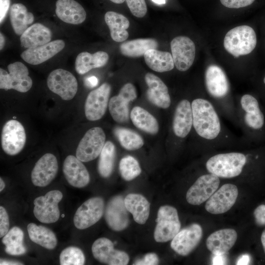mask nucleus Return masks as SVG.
<instances>
[{
	"label": "nucleus",
	"mask_w": 265,
	"mask_h": 265,
	"mask_svg": "<svg viewBox=\"0 0 265 265\" xmlns=\"http://www.w3.org/2000/svg\"><path fill=\"white\" fill-rule=\"evenodd\" d=\"M193 127L197 134L207 140L215 139L220 134L221 124L213 105L203 98L191 102Z\"/></svg>",
	"instance_id": "1"
},
{
	"label": "nucleus",
	"mask_w": 265,
	"mask_h": 265,
	"mask_svg": "<svg viewBox=\"0 0 265 265\" xmlns=\"http://www.w3.org/2000/svg\"><path fill=\"white\" fill-rule=\"evenodd\" d=\"M247 161L242 153H220L209 158L206 167L210 173L219 178H231L239 175Z\"/></svg>",
	"instance_id": "2"
},
{
	"label": "nucleus",
	"mask_w": 265,
	"mask_h": 265,
	"mask_svg": "<svg viewBox=\"0 0 265 265\" xmlns=\"http://www.w3.org/2000/svg\"><path fill=\"white\" fill-rule=\"evenodd\" d=\"M257 35L254 29L247 25L236 26L225 35V49L235 57L250 53L256 48Z\"/></svg>",
	"instance_id": "3"
},
{
	"label": "nucleus",
	"mask_w": 265,
	"mask_h": 265,
	"mask_svg": "<svg viewBox=\"0 0 265 265\" xmlns=\"http://www.w3.org/2000/svg\"><path fill=\"white\" fill-rule=\"evenodd\" d=\"M154 237L158 242L172 240L180 231L181 222L176 208L169 205L161 206L158 212Z\"/></svg>",
	"instance_id": "4"
},
{
	"label": "nucleus",
	"mask_w": 265,
	"mask_h": 265,
	"mask_svg": "<svg viewBox=\"0 0 265 265\" xmlns=\"http://www.w3.org/2000/svg\"><path fill=\"white\" fill-rule=\"evenodd\" d=\"M8 73L0 69V88L14 89L25 93L30 89L32 80L29 76L26 66L21 62H15L7 66Z\"/></svg>",
	"instance_id": "5"
},
{
	"label": "nucleus",
	"mask_w": 265,
	"mask_h": 265,
	"mask_svg": "<svg viewBox=\"0 0 265 265\" xmlns=\"http://www.w3.org/2000/svg\"><path fill=\"white\" fill-rule=\"evenodd\" d=\"M63 194L58 190L48 192L44 196L36 198L34 201L33 213L40 222L46 224L56 222L60 217L58 206Z\"/></svg>",
	"instance_id": "6"
},
{
	"label": "nucleus",
	"mask_w": 265,
	"mask_h": 265,
	"mask_svg": "<svg viewBox=\"0 0 265 265\" xmlns=\"http://www.w3.org/2000/svg\"><path fill=\"white\" fill-rule=\"evenodd\" d=\"M106 134L100 127L88 130L80 140L76 150L77 158L82 162L95 159L100 154L105 144Z\"/></svg>",
	"instance_id": "7"
},
{
	"label": "nucleus",
	"mask_w": 265,
	"mask_h": 265,
	"mask_svg": "<svg viewBox=\"0 0 265 265\" xmlns=\"http://www.w3.org/2000/svg\"><path fill=\"white\" fill-rule=\"evenodd\" d=\"M47 83L52 92L65 101L72 99L78 90L76 77L71 72L62 69L51 72L47 78Z\"/></svg>",
	"instance_id": "8"
},
{
	"label": "nucleus",
	"mask_w": 265,
	"mask_h": 265,
	"mask_svg": "<svg viewBox=\"0 0 265 265\" xmlns=\"http://www.w3.org/2000/svg\"><path fill=\"white\" fill-rule=\"evenodd\" d=\"M137 97L136 90L131 83L125 84L119 94L111 97L108 103V109L113 119L118 123L128 122L130 117L129 104Z\"/></svg>",
	"instance_id": "9"
},
{
	"label": "nucleus",
	"mask_w": 265,
	"mask_h": 265,
	"mask_svg": "<svg viewBox=\"0 0 265 265\" xmlns=\"http://www.w3.org/2000/svg\"><path fill=\"white\" fill-rule=\"evenodd\" d=\"M104 211L105 203L102 197L90 198L77 209L73 218L74 224L78 229L89 228L101 219Z\"/></svg>",
	"instance_id": "10"
},
{
	"label": "nucleus",
	"mask_w": 265,
	"mask_h": 265,
	"mask_svg": "<svg viewBox=\"0 0 265 265\" xmlns=\"http://www.w3.org/2000/svg\"><path fill=\"white\" fill-rule=\"evenodd\" d=\"M111 89L110 84L105 82L88 94L84 104L87 120L97 121L103 117L108 106Z\"/></svg>",
	"instance_id": "11"
},
{
	"label": "nucleus",
	"mask_w": 265,
	"mask_h": 265,
	"mask_svg": "<svg viewBox=\"0 0 265 265\" xmlns=\"http://www.w3.org/2000/svg\"><path fill=\"white\" fill-rule=\"evenodd\" d=\"M1 147L7 155L14 156L24 148L26 142V134L23 125L16 120H10L3 127L1 133Z\"/></svg>",
	"instance_id": "12"
},
{
	"label": "nucleus",
	"mask_w": 265,
	"mask_h": 265,
	"mask_svg": "<svg viewBox=\"0 0 265 265\" xmlns=\"http://www.w3.org/2000/svg\"><path fill=\"white\" fill-rule=\"evenodd\" d=\"M220 184L219 177L210 173L199 177L187 190V202L199 205L208 200L216 191Z\"/></svg>",
	"instance_id": "13"
},
{
	"label": "nucleus",
	"mask_w": 265,
	"mask_h": 265,
	"mask_svg": "<svg viewBox=\"0 0 265 265\" xmlns=\"http://www.w3.org/2000/svg\"><path fill=\"white\" fill-rule=\"evenodd\" d=\"M171 54L176 68L184 72L192 66L195 57V46L188 37H175L170 43Z\"/></svg>",
	"instance_id": "14"
},
{
	"label": "nucleus",
	"mask_w": 265,
	"mask_h": 265,
	"mask_svg": "<svg viewBox=\"0 0 265 265\" xmlns=\"http://www.w3.org/2000/svg\"><path fill=\"white\" fill-rule=\"evenodd\" d=\"M94 257L103 264L109 265H126L129 262V255L125 252L114 248L113 243L108 238H101L92 245Z\"/></svg>",
	"instance_id": "15"
},
{
	"label": "nucleus",
	"mask_w": 265,
	"mask_h": 265,
	"mask_svg": "<svg viewBox=\"0 0 265 265\" xmlns=\"http://www.w3.org/2000/svg\"><path fill=\"white\" fill-rule=\"evenodd\" d=\"M238 194L236 186L231 184H224L207 200L205 209L214 214L227 212L235 204Z\"/></svg>",
	"instance_id": "16"
},
{
	"label": "nucleus",
	"mask_w": 265,
	"mask_h": 265,
	"mask_svg": "<svg viewBox=\"0 0 265 265\" xmlns=\"http://www.w3.org/2000/svg\"><path fill=\"white\" fill-rule=\"evenodd\" d=\"M201 226L193 223L180 231L172 239L170 246L181 256L189 254L198 245L202 237Z\"/></svg>",
	"instance_id": "17"
},
{
	"label": "nucleus",
	"mask_w": 265,
	"mask_h": 265,
	"mask_svg": "<svg viewBox=\"0 0 265 265\" xmlns=\"http://www.w3.org/2000/svg\"><path fill=\"white\" fill-rule=\"evenodd\" d=\"M58 168L56 157L51 153L45 154L36 162L32 170V184L39 187L48 186L56 177Z\"/></svg>",
	"instance_id": "18"
},
{
	"label": "nucleus",
	"mask_w": 265,
	"mask_h": 265,
	"mask_svg": "<svg viewBox=\"0 0 265 265\" xmlns=\"http://www.w3.org/2000/svg\"><path fill=\"white\" fill-rule=\"evenodd\" d=\"M128 212L122 196L110 199L105 210V218L109 227L115 231L125 229L129 224Z\"/></svg>",
	"instance_id": "19"
},
{
	"label": "nucleus",
	"mask_w": 265,
	"mask_h": 265,
	"mask_svg": "<svg viewBox=\"0 0 265 265\" xmlns=\"http://www.w3.org/2000/svg\"><path fill=\"white\" fill-rule=\"evenodd\" d=\"M63 172L68 183L74 187H84L90 182V175L86 168L81 161L73 155H69L65 159Z\"/></svg>",
	"instance_id": "20"
},
{
	"label": "nucleus",
	"mask_w": 265,
	"mask_h": 265,
	"mask_svg": "<svg viewBox=\"0 0 265 265\" xmlns=\"http://www.w3.org/2000/svg\"><path fill=\"white\" fill-rule=\"evenodd\" d=\"M144 79L148 86L146 96L148 101L157 107L168 108L171 105V98L166 84L151 73H147Z\"/></svg>",
	"instance_id": "21"
},
{
	"label": "nucleus",
	"mask_w": 265,
	"mask_h": 265,
	"mask_svg": "<svg viewBox=\"0 0 265 265\" xmlns=\"http://www.w3.org/2000/svg\"><path fill=\"white\" fill-rule=\"evenodd\" d=\"M62 40H55L36 47L29 48L21 54L22 58L31 65H38L50 59L63 50Z\"/></svg>",
	"instance_id": "22"
},
{
	"label": "nucleus",
	"mask_w": 265,
	"mask_h": 265,
	"mask_svg": "<svg viewBox=\"0 0 265 265\" xmlns=\"http://www.w3.org/2000/svg\"><path fill=\"white\" fill-rule=\"evenodd\" d=\"M205 83L207 90L211 96L216 99L225 97L229 90L227 76L218 66L211 65L205 72Z\"/></svg>",
	"instance_id": "23"
},
{
	"label": "nucleus",
	"mask_w": 265,
	"mask_h": 265,
	"mask_svg": "<svg viewBox=\"0 0 265 265\" xmlns=\"http://www.w3.org/2000/svg\"><path fill=\"white\" fill-rule=\"evenodd\" d=\"M193 127L191 104L183 99L177 104L174 113L172 129L178 137L184 138L189 133Z\"/></svg>",
	"instance_id": "24"
},
{
	"label": "nucleus",
	"mask_w": 265,
	"mask_h": 265,
	"mask_svg": "<svg viewBox=\"0 0 265 265\" xmlns=\"http://www.w3.org/2000/svg\"><path fill=\"white\" fill-rule=\"evenodd\" d=\"M245 124L253 130L261 129L265 122L264 116L261 110L257 100L250 94L243 95L240 100Z\"/></svg>",
	"instance_id": "25"
},
{
	"label": "nucleus",
	"mask_w": 265,
	"mask_h": 265,
	"mask_svg": "<svg viewBox=\"0 0 265 265\" xmlns=\"http://www.w3.org/2000/svg\"><path fill=\"white\" fill-rule=\"evenodd\" d=\"M237 233L232 229H223L211 234L206 240V246L212 254H226L235 244Z\"/></svg>",
	"instance_id": "26"
},
{
	"label": "nucleus",
	"mask_w": 265,
	"mask_h": 265,
	"mask_svg": "<svg viewBox=\"0 0 265 265\" xmlns=\"http://www.w3.org/2000/svg\"><path fill=\"white\" fill-rule=\"evenodd\" d=\"M55 13L62 21L73 25L83 23L86 17L83 7L74 0H57Z\"/></svg>",
	"instance_id": "27"
},
{
	"label": "nucleus",
	"mask_w": 265,
	"mask_h": 265,
	"mask_svg": "<svg viewBox=\"0 0 265 265\" xmlns=\"http://www.w3.org/2000/svg\"><path fill=\"white\" fill-rule=\"evenodd\" d=\"M52 37L50 28L40 23H35L21 35V45L26 49L36 47L50 42Z\"/></svg>",
	"instance_id": "28"
},
{
	"label": "nucleus",
	"mask_w": 265,
	"mask_h": 265,
	"mask_svg": "<svg viewBox=\"0 0 265 265\" xmlns=\"http://www.w3.org/2000/svg\"><path fill=\"white\" fill-rule=\"evenodd\" d=\"M124 203L136 223H146L150 214V204L144 196L139 194H129L124 199Z\"/></svg>",
	"instance_id": "29"
},
{
	"label": "nucleus",
	"mask_w": 265,
	"mask_h": 265,
	"mask_svg": "<svg viewBox=\"0 0 265 265\" xmlns=\"http://www.w3.org/2000/svg\"><path fill=\"white\" fill-rule=\"evenodd\" d=\"M108 59V54L105 52L98 51L93 54L81 52L76 57L75 69L79 74L83 75L92 69L105 66Z\"/></svg>",
	"instance_id": "30"
},
{
	"label": "nucleus",
	"mask_w": 265,
	"mask_h": 265,
	"mask_svg": "<svg viewBox=\"0 0 265 265\" xmlns=\"http://www.w3.org/2000/svg\"><path fill=\"white\" fill-rule=\"evenodd\" d=\"M105 21L110 30L111 38L116 42L125 41L129 37L127 29L130 22L123 15L114 11H108L105 15Z\"/></svg>",
	"instance_id": "31"
},
{
	"label": "nucleus",
	"mask_w": 265,
	"mask_h": 265,
	"mask_svg": "<svg viewBox=\"0 0 265 265\" xmlns=\"http://www.w3.org/2000/svg\"><path fill=\"white\" fill-rule=\"evenodd\" d=\"M143 56L147 65L154 71L159 73L168 72L174 67L172 54L169 52L150 49Z\"/></svg>",
	"instance_id": "32"
},
{
	"label": "nucleus",
	"mask_w": 265,
	"mask_h": 265,
	"mask_svg": "<svg viewBox=\"0 0 265 265\" xmlns=\"http://www.w3.org/2000/svg\"><path fill=\"white\" fill-rule=\"evenodd\" d=\"M130 118L133 124L138 129L151 134H157L159 130L157 120L144 108L135 106L130 113Z\"/></svg>",
	"instance_id": "33"
},
{
	"label": "nucleus",
	"mask_w": 265,
	"mask_h": 265,
	"mask_svg": "<svg viewBox=\"0 0 265 265\" xmlns=\"http://www.w3.org/2000/svg\"><path fill=\"white\" fill-rule=\"evenodd\" d=\"M10 20L15 33L21 35L34 21V16L24 4L16 3L10 7Z\"/></svg>",
	"instance_id": "34"
},
{
	"label": "nucleus",
	"mask_w": 265,
	"mask_h": 265,
	"mask_svg": "<svg viewBox=\"0 0 265 265\" xmlns=\"http://www.w3.org/2000/svg\"><path fill=\"white\" fill-rule=\"evenodd\" d=\"M157 41L153 38H138L125 41L119 47L121 53L129 57H138L144 55L150 49H157Z\"/></svg>",
	"instance_id": "35"
},
{
	"label": "nucleus",
	"mask_w": 265,
	"mask_h": 265,
	"mask_svg": "<svg viewBox=\"0 0 265 265\" xmlns=\"http://www.w3.org/2000/svg\"><path fill=\"white\" fill-rule=\"evenodd\" d=\"M27 230L29 238L33 242L48 249H53L56 247V236L49 228L30 223L27 226Z\"/></svg>",
	"instance_id": "36"
},
{
	"label": "nucleus",
	"mask_w": 265,
	"mask_h": 265,
	"mask_svg": "<svg viewBox=\"0 0 265 265\" xmlns=\"http://www.w3.org/2000/svg\"><path fill=\"white\" fill-rule=\"evenodd\" d=\"M24 233L18 227H13L3 237L2 242L5 245V251L8 254L22 255L26 252L23 244Z\"/></svg>",
	"instance_id": "37"
},
{
	"label": "nucleus",
	"mask_w": 265,
	"mask_h": 265,
	"mask_svg": "<svg viewBox=\"0 0 265 265\" xmlns=\"http://www.w3.org/2000/svg\"><path fill=\"white\" fill-rule=\"evenodd\" d=\"M116 157V148L114 144L107 141L99 155L98 171L100 175L104 178L109 177L113 170Z\"/></svg>",
	"instance_id": "38"
},
{
	"label": "nucleus",
	"mask_w": 265,
	"mask_h": 265,
	"mask_svg": "<svg viewBox=\"0 0 265 265\" xmlns=\"http://www.w3.org/2000/svg\"><path fill=\"white\" fill-rule=\"evenodd\" d=\"M114 133L123 148L129 151L140 149L144 145L142 137L137 132L129 129L117 127Z\"/></svg>",
	"instance_id": "39"
},
{
	"label": "nucleus",
	"mask_w": 265,
	"mask_h": 265,
	"mask_svg": "<svg viewBox=\"0 0 265 265\" xmlns=\"http://www.w3.org/2000/svg\"><path fill=\"white\" fill-rule=\"evenodd\" d=\"M119 170L122 178L130 181L139 176L141 172L138 161L133 157L127 156L120 161Z\"/></svg>",
	"instance_id": "40"
},
{
	"label": "nucleus",
	"mask_w": 265,
	"mask_h": 265,
	"mask_svg": "<svg viewBox=\"0 0 265 265\" xmlns=\"http://www.w3.org/2000/svg\"><path fill=\"white\" fill-rule=\"evenodd\" d=\"M85 256L78 247L70 246L62 251L59 256L61 265H82L85 263Z\"/></svg>",
	"instance_id": "41"
},
{
	"label": "nucleus",
	"mask_w": 265,
	"mask_h": 265,
	"mask_svg": "<svg viewBox=\"0 0 265 265\" xmlns=\"http://www.w3.org/2000/svg\"><path fill=\"white\" fill-rule=\"evenodd\" d=\"M132 14L137 18H142L147 13V7L145 0H125Z\"/></svg>",
	"instance_id": "42"
},
{
	"label": "nucleus",
	"mask_w": 265,
	"mask_h": 265,
	"mask_svg": "<svg viewBox=\"0 0 265 265\" xmlns=\"http://www.w3.org/2000/svg\"><path fill=\"white\" fill-rule=\"evenodd\" d=\"M9 229L8 214L4 207H0V237L4 236Z\"/></svg>",
	"instance_id": "43"
},
{
	"label": "nucleus",
	"mask_w": 265,
	"mask_h": 265,
	"mask_svg": "<svg viewBox=\"0 0 265 265\" xmlns=\"http://www.w3.org/2000/svg\"><path fill=\"white\" fill-rule=\"evenodd\" d=\"M255 0H220L221 4L230 8H239L252 4Z\"/></svg>",
	"instance_id": "44"
},
{
	"label": "nucleus",
	"mask_w": 265,
	"mask_h": 265,
	"mask_svg": "<svg viewBox=\"0 0 265 265\" xmlns=\"http://www.w3.org/2000/svg\"><path fill=\"white\" fill-rule=\"evenodd\" d=\"M159 263L158 255L154 253L146 254L142 258L136 260L133 265H155Z\"/></svg>",
	"instance_id": "45"
},
{
	"label": "nucleus",
	"mask_w": 265,
	"mask_h": 265,
	"mask_svg": "<svg viewBox=\"0 0 265 265\" xmlns=\"http://www.w3.org/2000/svg\"><path fill=\"white\" fill-rule=\"evenodd\" d=\"M254 216L256 224L259 226L265 225V205H261L255 210Z\"/></svg>",
	"instance_id": "46"
},
{
	"label": "nucleus",
	"mask_w": 265,
	"mask_h": 265,
	"mask_svg": "<svg viewBox=\"0 0 265 265\" xmlns=\"http://www.w3.org/2000/svg\"><path fill=\"white\" fill-rule=\"evenodd\" d=\"M10 0H0V24L4 19L9 10Z\"/></svg>",
	"instance_id": "47"
},
{
	"label": "nucleus",
	"mask_w": 265,
	"mask_h": 265,
	"mask_svg": "<svg viewBox=\"0 0 265 265\" xmlns=\"http://www.w3.org/2000/svg\"><path fill=\"white\" fill-rule=\"evenodd\" d=\"M225 254H212V265H225L226 263Z\"/></svg>",
	"instance_id": "48"
},
{
	"label": "nucleus",
	"mask_w": 265,
	"mask_h": 265,
	"mask_svg": "<svg viewBox=\"0 0 265 265\" xmlns=\"http://www.w3.org/2000/svg\"><path fill=\"white\" fill-rule=\"evenodd\" d=\"M98 83V79L95 76H90L86 78L84 80L85 85L89 88L95 87Z\"/></svg>",
	"instance_id": "49"
},
{
	"label": "nucleus",
	"mask_w": 265,
	"mask_h": 265,
	"mask_svg": "<svg viewBox=\"0 0 265 265\" xmlns=\"http://www.w3.org/2000/svg\"><path fill=\"white\" fill-rule=\"evenodd\" d=\"M250 261V257L248 254L241 256L238 259L237 265H248Z\"/></svg>",
	"instance_id": "50"
},
{
	"label": "nucleus",
	"mask_w": 265,
	"mask_h": 265,
	"mask_svg": "<svg viewBox=\"0 0 265 265\" xmlns=\"http://www.w3.org/2000/svg\"><path fill=\"white\" fill-rule=\"evenodd\" d=\"M0 265H23L22 263L15 261H7L4 260H0Z\"/></svg>",
	"instance_id": "51"
},
{
	"label": "nucleus",
	"mask_w": 265,
	"mask_h": 265,
	"mask_svg": "<svg viewBox=\"0 0 265 265\" xmlns=\"http://www.w3.org/2000/svg\"><path fill=\"white\" fill-rule=\"evenodd\" d=\"M5 42V37L3 34L0 32V49L2 50L4 46Z\"/></svg>",
	"instance_id": "52"
},
{
	"label": "nucleus",
	"mask_w": 265,
	"mask_h": 265,
	"mask_svg": "<svg viewBox=\"0 0 265 265\" xmlns=\"http://www.w3.org/2000/svg\"><path fill=\"white\" fill-rule=\"evenodd\" d=\"M261 239L263 249L265 252V229L262 232Z\"/></svg>",
	"instance_id": "53"
},
{
	"label": "nucleus",
	"mask_w": 265,
	"mask_h": 265,
	"mask_svg": "<svg viewBox=\"0 0 265 265\" xmlns=\"http://www.w3.org/2000/svg\"><path fill=\"white\" fill-rule=\"evenodd\" d=\"M5 186V183L2 178H0V191L1 192Z\"/></svg>",
	"instance_id": "54"
},
{
	"label": "nucleus",
	"mask_w": 265,
	"mask_h": 265,
	"mask_svg": "<svg viewBox=\"0 0 265 265\" xmlns=\"http://www.w3.org/2000/svg\"><path fill=\"white\" fill-rule=\"evenodd\" d=\"M154 2L158 4H163L165 3L166 0H152Z\"/></svg>",
	"instance_id": "55"
},
{
	"label": "nucleus",
	"mask_w": 265,
	"mask_h": 265,
	"mask_svg": "<svg viewBox=\"0 0 265 265\" xmlns=\"http://www.w3.org/2000/svg\"><path fill=\"white\" fill-rule=\"evenodd\" d=\"M110 0L111 1L115 3L120 4L124 2L125 0Z\"/></svg>",
	"instance_id": "56"
},
{
	"label": "nucleus",
	"mask_w": 265,
	"mask_h": 265,
	"mask_svg": "<svg viewBox=\"0 0 265 265\" xmlns=\"http://www.w3.org/2000/svg\"><path fill=\"white\" fill-rule=\"evenodd\" d=\"M263 82H264V84H265V77L264 78V79H263Z\"/></svg>",
	"instance_id": "57"
},
{
	"label": "nucleus",
	"mask_w": 265,
	"mask_h": 265,
	"mask_svg": "<svg viewBox=\"0 0 265 265\" xmlns=\"http://www.w3.org/2000/svg\"><path fill=\"white\" fill-rule=\"evenodd\" d=\"M62 217H64V214H63L62 215Z\"/></svg>",
	"instance_id": "58"
}]
</instances>
